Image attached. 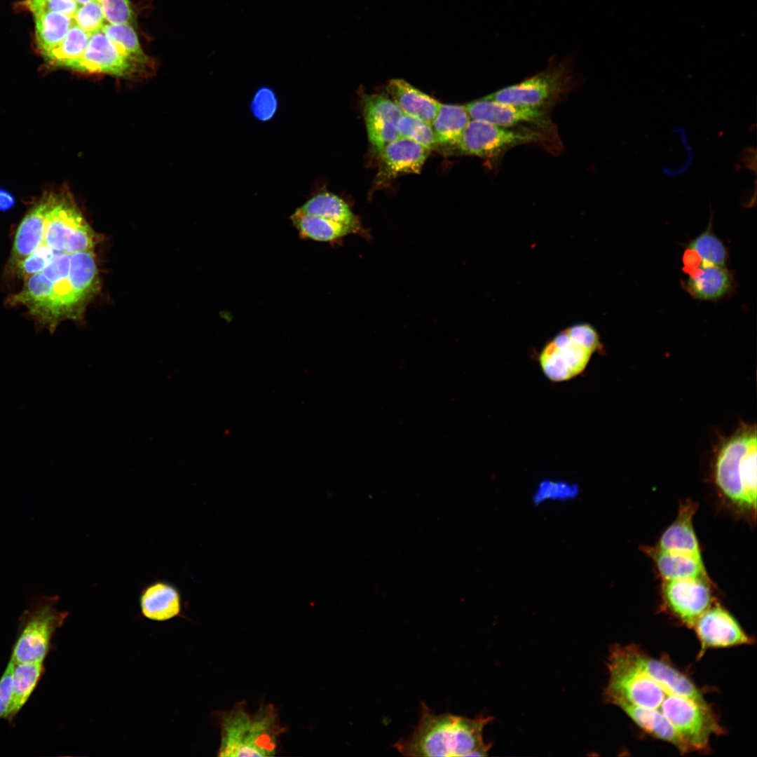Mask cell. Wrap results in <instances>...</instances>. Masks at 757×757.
Listing matches in <instances>:
<instances>
[{
	"label": "cell",
	"mask_w": 757,
	"mask_h": 757,
	"mask_svg": "<svg viewBox=\"0 0 757 757\" xmlns=\"http://www.w3.org/2000/svg\"><path fill=\"white\" fill-rule=\"evenodd\" d=\"M599 348V335L593 326L575 325L559 332L545 344L538 357L539 364L550 381H568L585 369Z\"/></svg>",
	"instance_id": "277c9868"
},
{
	"label": "cell",
	"mask_w": 757,
	"mask_h": 757,
	"mask_svg": "<svg viewBox=\"0 0 757 757\" xmlns=\"http://www.w3.org/2000/svg\"><path fill=\"white\" fill-rule=\"evenodd\" d=\"M34 17L36 43L42 55L57 47L74 24L72 17L59 12L36 13Z\"/></svg>",
	"instance_id": "83f0119b"
},
{
	"label": "cell",
	"mask_w": 757,
	"mask_h": 757,
	"mask_svg": "<svg viewBox=\"0 0 757 757\" xmlns=\"http://www.w3.org/2000/svg\"><path fill=\"white\" fill-rule=\"evenodd\" d=\"M580 495V487L574 482L546 478L535 486L531 500L534 506L548 503H566L576 500Z\"/></svg>",
	"instance_id": "4dcf8cb0"
},
{
	"label": "cell",
	"mask_w": 757,
	"mask_h": 757,
	"mask_svg": "<svg viewBox=\"0 0 757 757\" xmlns=\"http://www.w3.org/2000/svg\"><path fill=\"white\" fill-rule=\"evenodd\" d=\"M362 107L369 142L378 154L400 137L397 126L403 112L388 96L376 94L364 95Z\"/></svg>",
	"instance_id": "2e32d148"
},
{
	"label": "cell",
	"mask_w": 757,
	"mask_h": 757,
	"mask_svg": "<svg viewBox=\"0 0 757 757\" xmlns=\"http://www.w3.org/2000/svg\"><path fill=\"white\" fill-rule=\"evenodd\" d=\"M90 35L74 23L62 42L43 56L50 64L64 67L83 54Z\"/></svg>",
	"instance_id": "1f68e13d"
},
{
	"label": "cell",
	"mask_w": 757,
	"mask_h": 757,
	"mask_svg": "<svg viewBox=\"0 0 757 757\" xmlns=\"http://www.w3.org/2000/svg\"><path fill=\"white\" fill-rule=\"evenodd\" d=\"M687 249L692 250L702 263L725 267L728 254L721 239L711 230V222L706 230L690 240Z\"/></svg>",
	"instance_id": "d6a6232c"
},
{
	"label": "cell",
	"mask_w": 757,
	"mask_h": 757,
	"mask_svg": "<svg viewBox=\"0 0 757 757\" xmlns=\"http://www.w3.org/2000/svg\"><path fill=\"white\" fill-rule=\"evenodd\" d=\"M218 755L224 757H267L275 754L285 732L273 704H262L250 714L243 702L221 714Z\"/></svg>",
	"instance_id": "7a4b0ae2"
},
{
	"label": "cell",
	"mask_w": 757,
	"mask_h": 757,
	"mask_svg": "<svg viewBox=\"0 0 757 757\" xmlns=\"http://www.w3.org/2000/svg\"><path fill=\"white\" fill-rule=\"evenodd\" d=\"M693 629L700 642L698 658L709 648L751 645L754 641L735 618L717 603L698 618Z\"/></svg>",
	"instance_id": "4fadbf2b"
},
{
	"label": "cell",
	"mask_w": 757,
	"mask_h": 757,
	"mask_svg": "<svg viewBox=\"0 0 757 757\" xmlns=\"http://www.w3.org/2000/svg\"><path fill=\"white\" fill-rule=\"evenodd\" d=\"M684 282L685 289L700 301H716L726 295L732 287V277L725 267L700 263L690 271Z\"/></svg>",
	"instance_id": "44dd1931"
},
{
	"label": "cell",
	"mask_w": 757,
	"mask_h": 757,
	"mask_svg": "<svg viewBox=\"0 0 757 757\" xmlns=\"http://www.w3.org/2000/svg\"><path fill=\"white\" fill-rule=\"evenodd\" d=\"M470 118L510 128L549 130L552 123L547 109L497 102L484 97L464 105Z\"/></svg>",
	"instance_id": "7c38bea8"
},
{
	"label": "cell",
	"mask_w": 757,
	"mask_h": 757,
	"mask_svg": "<svg viewBox=\"0 0 757 757\" xmlns=\"http://www.w3.org/2000/svg\"><path fill=\"white\" fill-rule=\"evenodd\" d=\"M104 18L111 24H130L133 20V11L129 0H97Z\"/></svg>",
	"instance_id": "74e56055"
},
{
	"label": "cell",
	"mask_w": 757,
	"mask_h": 757,
	"mask_svg": "<svg viewBox=\"0 0 757 757\" xmlns=\"http://www.w3.org/2000/svg\"><path fill=\"white\" fill-rule=\"evenodd\" d=\"M43 671V662L15 664L13 697L6 718L11 721L24 706L36 688Z\"/></svg>",
	"instance_id": "f546056e"
},
{
	"label": "cell",
	"mask_w": 757,
	"mask_h": 757,
	"mask_svg": "<svg viewBox=\"0 0 757 757\" xmlns=\"http://www.w3.org/2000/svg\"><path fill=\"white\" fill-rule=\"evenodd\" d=\"M74 23L89 34L100 32L105 19L97 0L81 5L73 17Z\"/></svg>",
	"instance_id": "8d00e7d4"
},
{
	"label": "cell",
	"mask_w": 757,
	"mask_h": 757,
	"mask_svg": "<svg viewBox=\"0 0 757 757\" xmlns=\"http://www.w3.org/2000/svg\"><path fill=\"white\" fill-rule=\"evenodd\" d=\"M22 4L33 14L55 11L69 15L72 18L81 6L74 0H24Z\"/></svg>",
	"instance_id": "ab89813d"
},
{
	"label": "cell",
	"mask_w": 757,
	"mask_h": 757,
	"mask_svg": "<svg viewBox=\"0 0 757 757\" xmlns=\"http://www.w3.org/2000/svg\"><path fill=\"white\" fill-rule=\"evenodd\" d=\"M15 663L11 660L0 678V718H6L13 697Z\"/></svg>",
	"instance_id": "60d3db41"
},
{
	"label": "cell",
	"mask_w": 757,
	"mask_h": 757,
	"mask_svg": "<svg viewBox=\"0 0 757 757\" xmlns=\"http://www.w3.org/2000/svg\"><path fill=\"white\" fill-rule=\"evenodd\" d=\"M662 597L668 612L690 629L714 603L709 578L663 580Z\"/></svg>",
	"instance_id": "8fae6325"
},
{
	"label": "cell",
	"mask_w": 757,
	"mask_h": 757,
	"mask_svg": "<svg viewBox=\"0 0 757 757\" xmlns=\"http://www.w3.org/2000/svg\"><path fill=\"white\" fill-rule=\"evenodd\" d=\"M421 714L411 735L393 747L404 756H483L490 746L483 741V730L492 720L449 713L435 714L422 702Z\"/></svg>",
	"instance_id": "6da1fadb"
},
{
	"label": "cell",
	"mask_w": 757,
	"mask_h": 757,
	"mask_svg": "<svg viewBox=\"0 0 757 757\" xmlns=\"http://www.w3.org/2000/svg\"><path fill=\"white\" fill-rule=\"evenodd\" d=\"M545 140L544 132L538 130L470 119L456 148L460 154L495 161L514 146Z\"/></svg>",
	"instance_id": "ba28073f"
},
{
	"label": "cell",
	"mask_w": 757,
	"mask_h": 757,
	"mask_svg": "<svg viewBox=\"0 0 757 757\" xmlns=\"http://www.w3.org/2000/svg\"><path fill=\"white\" fill-rule=\"evenodd\" d=\"M674 726L690 751H706L712 735H721L710 707L686 697L667 694L657 709Z\"/></svg>",
	"instance_id": "30bf717a"
},
{
	"label": "cell",
	"mask_w": 757,
	"mask_h": 757,
	"mask_svg": "<svg viewBox=\"0 0 757 757\" xmlns=\"http://www.w3.org/2000/svg\"><path fill=\"white\" fill-rule=\"evenodd\" d=\"M397 128L400 137L414 141L429 150L439 146L431 124L421 118L402 114Z\"/></svg>",
	"instance_id": "e575fe53"
},
{
	"label": "cell",
	"mask_w": 757,
	"mask_h": 757,
	"mask_svg": "<svg viewBox=\"0 0 757 757\" xmlns=\"http://www.w3.org/2000/svg\"><path fill=\"white\" fill-rule=\"evenodd\" d=\"M55 194L44 196L25 216L14 238L11 264L15 267L38 248L44 240L48 212Z\"/></svg>",
	"instance_id": "ac0fdd59"
},
{
	"label": "cell",
	"mask_w": 757,
	"mask_h": 757,
	"mask_svg": "<svg viewBox=\"0 0 757 757\" xmlns=\"http://www.w3.org/2000/svg\"><path fill=\"white\" fill-rule=\"evenodd\" d=\"M470 119L464 105L441 103L431 123L438 144L456 147Z\"/></svg>",
	"instance_id": "4316f807"
},
{
	"label": "cell",
	"mask_w": 757,
	"mask_h": 757,
	"mask_svg": "<svg viewBox=\"0 0 757 757\" xmlns=\"http://www.w3.org/2000/svg\"><path fill=\"white\" fill-rule=\"evenodd\" d=\"M56 251L45 243H42L31 254L21 261L15 267L18 276L27 278L42 271L51 261Z\"/></svg>",
	"instance_id": "d590c367"
},
{
	"label": "cell",
	"mask_w": 757,
	"mask_h": 757,
	"mask_svg": "<svg viewBox=\"0 0 757 757\" xmlns=\"http://www.w3.org/2000/svg\"><path fill=\"white\" fill-rule=\"evenodd\" d=\"M617 646L628 660L660 684L668 694L686 697L709 707L695 683L669 663L651 657L634 645Z\"/></svg>",
	"instance_id": "5bb4252c"
},
{
	"label": "cell",
	"mask_w": 757,
	"mask_h": 757,
	"mask_svg": "<svg viewBox=\"0 0 757 757\" xmlns=\"http://www.w3.org/2000/svg\"><path fill=\"white\" fill-rule=\"evenodd\" d=\"M15 200L8 191L0 189V210L6 211L15 205Z\"/></svg>",
	"instance_id": "b9f144b4"
},
{
	"label": "cell",
	"mask_w": 757,
	"mask_h": 757,
	"mask_svg": "<svg viewBox=\"0 0 757 757\" xmlns=\"http://www.w3.org/2000/svg\"><path fill=\"white\" fill-rule=\"evenodd\" d=\"M53 282L42 272L25 279L22 291L10 298L11 304L26 306L32 315L43 325L52 294Z\"/></svg>",
	"instance_id": "f1b7e54d"
},
{
	"label": "cell",
	"mask_w": 757,
	"mask_h": 757,
	"mask_svg": "<svg viewBox=\"0 0 757 757\" xmlns=\"http://www.w3.org/2000/svg\"><path fill=\"white\" fill-rule=\"evenodd\" d=\"M139 604L144 617L160 622L177 617L182 608L177 587L163 580H156L142 590Z\"/></svg>",
	"instance_id": "d6986e66"
},
{
	"label": "cell",
	"mask_w": 757,
	"mask_h": 757,
	"mask_svg": "<svg viewBox=\"0 0 757 757\" xmlns=\"http://www.w3.org/2000/svg\"><path fill=\"white\" fill-rule=\"evenodd\" d=\"M296 209L307 214L324 217L346 225L353 229L356 235L366 239L371 236L347 202L327 190L315 193Z\"/></svg>",
	"instance_id": "ffe728a7"
},
{
	"label": "cell",
	"mask_w": 757,
	"mask_h": 757,
	"mask_svg": "<svg viewBox=\"0 0 757 757\" xmlns=\"http://www.w3.org/2000/svg\"><path fill=\"white\" fill-rule=\"evenodd\" d=\"M278 106L273 91L266 87L259 88L255 93L251 109L254 116L260 121H266L275 114Z\"/></svg>",
	"instance_id": "f35d334b"
},
{
	"label": "cell",
	"mask_w": 757,
	"mask_h": 757,
	"mask_svg": "<svg viewBox=\"0 0 757 757\" xmlns=\"http://www.w3.org/2000/svg\"><path fill=\"white\" fill-rule=\"evenodd\" d=\"M74 1H76L80 5H83V4H86L88 3V2H90V1H94V0H74Z\"/></svg>",
	"instance_id": "7bdbcfd3"
},
{
	"label": "cell",
	"mask_w": 757,
	"mask_h": 757,
	"mask_svg": "<svg viewBox=\"0 0 757 757\" xmlns=\"http://www.w3.org/2000/svg\"><path fill=\"white\" fill-rule=\"evenodd\" d=\"M292 226L302 239L338 243L347 236L355 234L350 227L324 217L307 214L296 209L290 216Z\"/></svg>",
	"instance_id": "484cf974"
},
{
	"label": "cell",
	"mask_w": 757,
	"mask_h": 757,
	"mask_svg": "<svg viewBox=\"0 0 757 757\" xmlns=\"http://www.w3.org/2000/svg\"><path fill=\"white\" fill-rule=\"evenodd\" d=\"M43 243L66 254L93 250L95 234L68 196L55 194L47 215Z\"/></svg>",
	"instance_id": "9c48e42d"
},
{
	"label": "cell",
	"mask_w": 757,
	"mask_h": 757,
	"mask_svg": "<svg viewBox=\"0 0 757 757\" xmlns=\"http://www.w3.org/2000/svg\"><path fill=\"white\" fill-rule=\"evenodd\" d=\"M643 550L655 564L663 580L708 578L701 554L665 551L656 547H644Z\"/></svg>",
	"instance_id": "cb8c5ba5"
},
{
	"label": "cell",
	"mask_w": 757,
	"mask_h": 757,
	"mask_svg": "<svg viewBox=\"0 0 757 757\" xmlns=\"http://www.w3.org/2000/svg\"><path fill=\"white\" fill-rule=\"evenodd\" d=\"M757 437L755 425L744 424L718 446L714 463L716 482L739 507L756 512Z\"/></svg>",
	"instance_id": "3957f363"
},
{
	"label": "cell",
	"mask_w": 757,
	"mask_h": 757,
	"mask_svg": "<svg viewBox=\"0 0 757 757\" xmlns=\"http://www.w3.org/2000/svg\"><path fill=\"white\" fill-rule=\"evenodd\" d=\"M573 69L572 62L568 58L554 60L543 71L484 97L512 104L547 109L571 90L574 81Z\"/></svg>",
	"instance_id": "8992f818"
},
{
	"label": "cell",
	"mask_w": 757,
	"mask_h": 757,
	"mask_svg": "<svg viewBox=\"0 0 757 757\" xmlns=\"http://www.w3.org/2000/svg\"><path fill=\"white\" fill-rule=\"evenodd\" d=\"M125 57L136 63H145L137 35L130 24H104L101 30Z\"/></svg>",
	"instance_id": "836d02e7"
},
{
	"label": "cell",
	"mask_w": 757,
	"mask_h": 757,
	"mask_svg": "<svg viewBox=\"0 0 757 757\" xmlns=\"http://www.w3.org/2000/svg\"><path fill=\"white\" fill-rule=\"evenodd\" d=\"M607 665L610 676L604 697L611 704L622 701L657 709L668 694L660 684L628 660L617 645L610 651Z\"/></svg>",
	"instance_id": "52a82bcc"
},
{
	"label": "cell",
	"mask_w": 757,
	"mask_h": 757,
	"mask_svg": "<svg viewBox=\"0 0 757 757\" xmlns=\"http://www.w3.org/2000/svg\"><path fill=\"white\" fill-rule=\"evenodd\" d=\"M58 600L57 595H41L29 601L20 618V632L13 648L11 660L15 664L43 662L52 636L69 614L55 606Z\"/></svg>",
	"instance_id": "5b68a950"
},
{
	"label": "cell",
	"mask_w": 757,
	"mask_h": 757,
	"mask_svg": "<svg viewBox=\"0 0 757 757\" xmlns=\"http://www.w3.org/2000/svg\"><path fill=\"white\" fill-rule=\"evenodd\" d=\"M430 151L402 137L389 142L378 154L380 163L376 185H382L401 175L419 173Z\"/></svg>",
	"instance_id": "e0dca14e"
},
{
	"label": "cell",
	"mask_w": 757,
	"mask_h": 757,
	"mask_svg": "<svg viewBox=\"0 0 757 757\" xmlns=\"http://www.w3.org/2000/svg\"><path fill=\"white\" fill-rule=\"evenodd\" d=\"M697 505L686 500L679 505L678 514L664 531L656 547L665 551L701 554L693 526V517Z\"/></svg>",
	"instance_id": "603a6c76"
},
{
	"label": "cell",
	"mask_w": 757,
	"mask_h": 757,
	"mask_svg": "<svg viewBox=\"0 0 757 757\" xmlns=\"http://www.w3.org/2000/svg\"><path fill=\"white\" fill-rule=\"evenodd\" d=\"M388 97L403 114L421 118L431 124L440 102L402 79H392L386 87Z\"/></svg>",
	"instance_id": "d4e9b609"
},
{
	"label": "cell",
	"mask_w": 757,
	"mask_h": 757,
	"mask_svg": "<svg viewBox=\"0 0 757 757\" xmlns=\"http://www.w3.org/2000/svg\"><path fill=\"white\" fill-rule=\"evenodd\" d=\"M613 704L621 709L646 733L673 744L682 754L690 751L674 726L658 709L641 707L622 701L615 702Z\"/></svg>",
	"instance_id": "7402d4cb"
},
{
	"label": "cell",
	"mask_w": 757,
	"mask_h": 757,
	"mask_svg": "<svg viewBox=\"0 0 757 757\" xmlns=\"http://www.w3.org/2000/svg\"><path fill=\"white\" fill-rule=\"evenodd\" d=\"M137 63L123 55L102 32L92 34L87 47L78 58L64 67L88 73L111 74L118 77L134 74Z\"/></svg>",
	"instance_id": "9a60e30c"
}]
</instances>
